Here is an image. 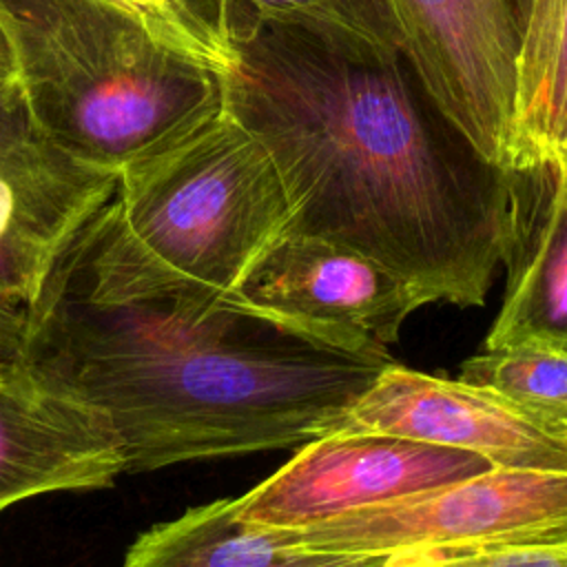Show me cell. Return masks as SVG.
Here are the masks:
<instances>
[{
  "label": "cell",
  "instance_id": "6da1fadb",
  "mask_svg": "<svg viewBox=\"0 0 567 567\" xmlns=\"http://www.w3.org/2000/svg\"><path fill=\"white\" fill-rule=\"evenodd\" d=\"M224 106L270 153L292 235L346 246L425 299L481 306L501 264L507 168L436 106L403 49L228 24Z\"/></svg>",
  "mask_w": 567,
  "mask_h": 567
},
{
  "label": "cell",
  "instance_id": "7a4b0ae2",
  "mask_svg": "<svg viewBox=\"0 0 567 567\" xmlns=\"http://www.w3.org/2000/svg\"><path fill=\"white\" fill-rule=\"evenodd\" d=\"M22 357L111 416L126 474L348 430L357 399L394 363L228 299L100 297L58 266L27 310Z\"/></svg>",
  "mask_w": 567,
  "mask_h": 567
},
{
  "label": "cell",
  "instance_id": "3957f363",
  "mask_svg": "<svg viewBox=\"0 0 567 567\" xmlns=\"http://www.w3.org/2000/svg\"><path fill=\"white\" fill-rule=\"evenodd\" d=\"M290 224L270 153L224 106L128 162L58 268L100 297L221 301Z\"/></svg>",
  "mask_w": 567,
  "mask_h": 567
},
{
  "label": "cell",
  "instance_id": "277c9868",
  "mask_svg": "<svg viewBox=\"0 0 567 567\" xmlns=\"http://www.w3.org/2000/svg\"><path fill=\"white\" fill-rule=\"evenodd\" d=\"M16 80L62 151L120 173L224 109V78L117 0H0Z\"/></svg>",
  "mask_w": 567,
  "mask_h": 567
},
{
  "label": "cell",
  "instance_id": "5b68a950",
  "mask_svg": "<svg viewBox=\"0 0 567 567\" xmlns=\"http://www.w3.org/2000/svg\"><path fill=\"white\" fill-rule=\"evenodd\" d=\"M286 545L412 558L567 540V472L492 467L381 507L299 529Z\"/></svg>",
  "mask_w": 567,
  "mask_h": 567
},
{
  "label": "cell",
  "instance_id": "8992f818",
  "mask_svg": "<svg viewBox=\"0 0 567 567\" xmlns=\"http://www.w3.org/2000/svg\"><path fill=\"white\" fill-rule=\"evenodd\" d=\"M474 452L374 430H337L308 441L275 474L235 498L252 523L299 529L348 512L390 505L483 474Z\"/></svg>",
  "mask_w": 567,
  "mask_h": 567
},
{
  "label": "cell",
  "instance_id": "52a82bcc",
  "mask_svg": "<svg viewBox=\"0 0 567 567\" xmlns=\"http://www.w3.org/2000/svg\"><path fill=\"white\" fill-rule=\"evenodd\" d=\"M115 186L117 173L53 144L18 80L0 86V297L27 312Z\"/></svg>",
  "mask_w": 567,
  "mask_h": 567
},
{
  "label": "cell",
  "instance_id": "ba28073f",
  "mask_svg": "<svg viewBox=\"0 0 567 567\" xmlns=\"http://www.w3.org/2000/svg\"><path fill=\"white\" fill-rule=\"evenodd\" d=\"M403 51L443 115L507 168L520 27L516 0H390Z\"/></svg>",
  "mask_w": 567,
  "mask_h": 567
},
{
  "label": "cell",
  "instance_id": "9c48e42d",
  "mask_svg": "<svg viewBox=\"0 0 567 567\" xmlns=\"http://www.w3.org/2000/svg\"><path fill=\"white\" fill-rule=\"evenodd\" d=\"M228 301L361 352H388L403 321L427 303L381 264L292 233L257 257Z\"/></svg>",
  "mask_w": 567,
  "mask_h": 567
},
{
  "label": "cell",
  "instance_id": "30bf717a",
  "mask_svg": "<svg viewBox=\"0 0 567 567\" xmlns=\"http://www.w3.org/2000/svg\"><path fill=\"white\" fill-rule=\"evenodd\" d=\"M126 454L111 416L47 368L0 365V514L42 494L113 487Z\"/></svg>",
  "mask_w": 567,
  "mask_h": 567
},
{
  "label": "cell",
  "instance_id": "8fae6325",
  "mask_svg": "<svg viewBox=\"0 0 567 567\" xmlns=\"http://www.w3.org/2000/svg\"><path fill=\"white\" fill-rule=\"evenodd\" d=\"M348 430H374L485 456L494 467L567 472V430L489 388L390 363L350 410Z\"/></svg>",
  "mask_w": 567,
  "mask_h": 567
},
{
  "label": "cell",
  "instance_id": "7c38bea8",
  "mask_svg": "<svg viewBox=\"0 0 567 567\" xmlns=\"http://www.w3.org/2000/svg\"><path fill=\"white\" fill-rule=\"evenodd\" d=\"M501 264L507 286L485 348L532 339L567 343V164L507 168Z\"/></svg>",
  "mask_w": 567,
  "mask_h": 567
},
{
  "label": "cell",
  "instance_id": "4fadbf2b",
  "mask_svg": "<svg viewBox=\"0 0 567 567\" xmlns=\"http://www.w3.org/2000/svg\"><path fill=\"white\" fill-rule=\"evenodd\" d=\"M388 554L317 551L286 545L272 527L246 520L235 498L188 507L140 532L120 567H394Z\"/></svg>",
  "mask_w": 567,
  "mask_h": 567
},
{
  "label": "cell",
  "instance_id": "5bb4252c",
  "mask_svg": "<svg viewBox=\"0 0 567 567\" xmlns=\"http://www.w3.org/2000/svg\"><path fill=\"white\" fill-rule=\"evenodd\" d=\"M516 9L520 51L509 166L567 164V0H516Z\"/></svg>",
  "mask_w": 567,
  "mask_h": 567
},
{
  "label": "cell",
  "instance_id": "9a60e30c",
  "mask_svg": "<svg viewBox=\"0 0 567 567\" xmlns=\"http://www.w3.org/2000/svg\"><path fill=\"white\" fill-rule=\"evenodd\" d=\"M461 381L505 396L532 416L567 430V343L518 341L485 348L461 365Z\"/></svg>",
  "mask_w": 567,
  "mask_h": 567
},
{
  "label": "cell",
  "instance_id": "2e32d148",
  "mask_svg": "<svg viewBox=\"0 0 567 567\" xmlns=\"http://www.w3.org/2000/svg\"><path fill=\"white\" fill-rule=\"evenodd\" d=\"M226 27L268 22L334 31L383 49H403L390 0H224Z\"/></svg>",
  "mask_w": 567,
  "mask_h": 567
},
{
  "label": "cell",
  "instance_id": "e0dca14e",
  "mask_svg": "<svg viewBox=\"0 0 567 567\" xmlns=\"http://www.w3.org/2000/svg\"><path fill=\"white\" fill-rule=\"evenodd\" d=\"M173 49L217 73L233 66L235 53L226 27L224 0H117Z\"/></svg>",
  "mask_w": 567,
  "mask_h": 567
},
{
  "label": "cell",
  "instance_id": "ac0fdd59",
  "mask_svg": "<svg viewBox=\"0 0 567 567\" xmlns=\"http://www.w3.org/2000/svg\"><path fill=\"white\" fill-rule=\"evenodd\" d=\"M394 567H567V540L399 558Z\"/></svg>",
  "mask_w": 567,
  "mask_h": 567
},
{
  "label": "cell",
  "instance_id": "d6986e66",
  "mask_svg": "<svg viewBox=\"0 0 567 567\" xmlns=\"http://www.w3.org/2000/svg\"><path fill=\"white\" fill-rule=\"evenodd\" d=\"M27 312L0 297V365L18 361L24 350Z\"/></svg>",
  "mask_w": 567,
  "mask_h": 567
},
{
  "label": "cell",
  "instance_id": "ffe728a7",
  "mask_svg": "<svg viewBox=\"0 0 567 567\" xmlns=\"http://www.w3.org/2000/svg\"><path fill=\"white\" fill-rule=\"evenodd\" d=\"M11 82H16V64H13L9 40L0 27V86Z\"/></svg>",
  "mask_w": 567,
  "mask_h": 567
}]
</instances>
